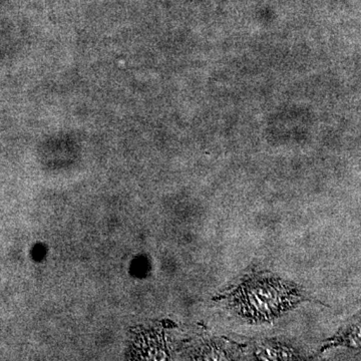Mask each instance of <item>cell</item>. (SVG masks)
<instances>
[{
    "mask_svg": "<svg viewBox=\"0 0 361 361\" xmlns=\"http://www.w3.org/2000/svg\"><path fill=\"white\" fill-rule=\"evenodd\" d=\"M256 358L263 360H294L296 353L292 349L285 348L275 342H264L256 348Z\"/></svg>",
    "mask_w": 361,
    "mask_h": 361,
    "instance_id": "cell-3",
    "label": "cell"
},
{
    "mask_svg": "<svg viewBox=\"0 0 361 361\" xmlns=\"http://www.w3.org/2000/svg\"><path fill=\"white\" fill-rule=\"evenodd\" d=\"M233 310L249 322H271L302 300L295 285L279 277L257 274L244 280L227 296Z\"/></svg>",
    "mask_w": 361,
    "mask_h": 361,
    "instance_id": "cell-1",
    "label": "cell"
},
{
    "mask_svg": "<svg viewBox=\"0 0 361 361\" xmlns=\"http://www.w3.org/2000/svg\"><path fill=\"white\" fill-rule=\"evenodd\" d=\"M339 345L361 348V312L355 316L336 336L332 337L324 348Z\"/></svg>",
    "mask_w": 361,
    "mask_h": 361,
    "instance_id": "cell-2",
    "label": "cell"
}]
</instances>
